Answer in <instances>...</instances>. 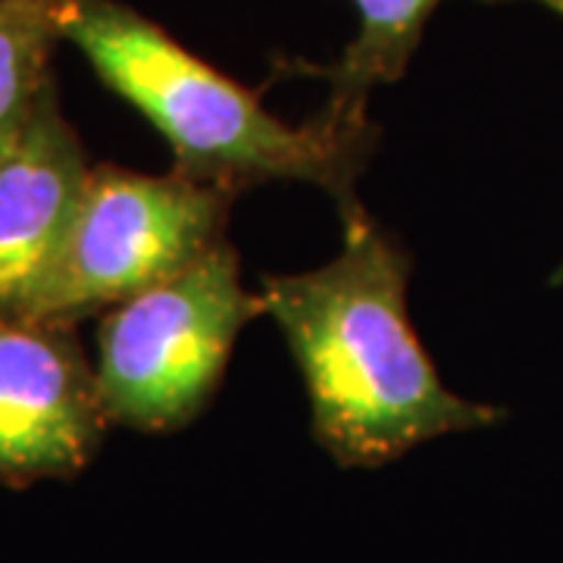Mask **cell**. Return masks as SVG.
Segmentation results:
<instances>
[{"label": "cell", "mask_w": 563, "mask_h": 563, "mask_svg": "<svg viewBox=\"0 0 563 563\" xmlns=\"http://www.w3.org/2000/svg\"><path fill=\"white\" fill-rule=\"evenodd\" d=\"M66 13L69 0H0V151L54 88L51 60L66 41Z\"/></svg>", "instance_id": "obj_8"}, {"label": "cell", "mask_w": 563, "mask_h": 563, "mask_svg": "<svg viewBox=\"0 0 563 563\" xmlns=\"http://www.w3.org/2000/svg\"><path fill=\"white\" fill-rule=\"evenodd\" d=\"M357 35L332 76V95L317 122L344 139H369L366 103L383 85L404 76L439 0H351ZM373 141V139H369Z\"/></svg>", "instance_id": "obj_7"}, {"label": "cell", "mask_w": 563, "mask_h": 563, "mask_svg": "<svg viewBox=\"0 0 563 563\" xmlns=\"http://www.w3.org/2000/svg\"><path fill=\"white\" fill-rule=\"evenodd\" d=\"M339 257L263 276V313L301 366L317 442L342 466H385L417 444L485 429L498 407L439 379L407 317V257L357 201L342 207Z\"/></svg>", "instance_id": "obj_1"}, {"label": "cell", "mask_w": 563, "mask_h": 563, "mask_svg": "<svg viewBox=\"0 0 563 563\" xmlns=\"http://www.w3.org/2000/svg\"><path fill=\"white\" fill-rule=\"evenodd\" d=\"M107 426L76 325L0 313V485L79 476Z\"/></svg>", "instance_id": "obj_5"}, {"label": "cell", "mask_w": 563, "mask_h": 563, "mask_svg": "<svg viewBox=\"0 0 563 563\" xmlns=\"http://www.w3.org/2000/svg\"><path fill=\"white\" fill-rule=\"evenodd\" d=\"M263 313L242 285L239 254L222 239L201 261L103 313L98 391L110 426L179 429L220 385L232 344Z\"/></svg>", "instance_id": "obj_3"}, {"label": "cell", "mask_w": 563, "mask_h": 563, "mask_svg": "<svg viewBox=\"0 0 563 563\" xmlns=\"http://www.w3.org/2000/svg\"><path fill=\"white\" fill-rule=\"evenodd\" d=\"M232 198L176 169L91 166L60 251L22 313L76 325L154 288L225 239Z\"/></svg>", "instance_id": "obj_4"}, {"label": "cell", "mask_w": 563, "mask_h": 563, "mask_svg": "<svg viewBox=\"0 0 563 563\" xmlns=\"http://www.w3.org/2000/svg\"><path fill=\"white\" fill-rule=\"evenodd\" d=\"M91 163L51 88L0 151V313H22L60 251Z\"/></svg>", "instance_id": "obj_6"}, {"label": "cell", "mask_w": 563, "mask_h": 563, "mask_svg": "<svg viewBox=\"0 0 563 563\" xmlns=\"http://www.w3.org/2000/svg\"><path fill=\"white\" fill-rule=\"evenodd\" d=\"M544 3H548V7H554L558 13H563V0H544Z\"/></svg>", "instance_id": "obj_9"}, {"label": "cell", "mask_w": 563, "mask_h": 563, "mask_svg": "<svg viewBox=\"0 0 563 563\" xmlns=\"http://www.w3.org/2000/svg\"><path fill=\"white\" fill-rule=\"evenodd\" d=\"M63 38L161 132L181 176L229 195L263 181H310L339 207L357 201L354 181L373 141L344 139L317 120L301 129L282 122L132 7L69 0Z\"/></svg>", "instance_id": "obj_2"}]
</instances>
